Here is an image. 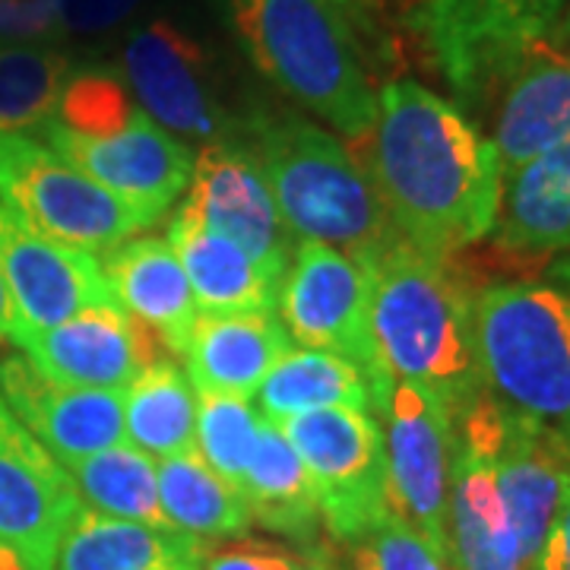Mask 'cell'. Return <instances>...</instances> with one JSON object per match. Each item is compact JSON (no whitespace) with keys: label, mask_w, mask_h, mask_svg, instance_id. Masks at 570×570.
I'll use <instances>...</instances> for the list:
<instances>
[{"label":"cell","mask_w":570,"mask_h":570,"mask_svg":"<svg viewBox=\"0 0 570 570\" xmlns=\"http://www.w3.org/2000/svg\"><path fill=\"white\" fill-rule=\"evenodd\" d=\"M501 406L482 393L453 419L450 456V570H530L510 527L494 472Z\"/></svg>","instance_id":"5bb4252c"},{"label":"cell","mask_w":570,"mask_h":570,"mask_svg":"<svg viewBox=\"0 0 570 570\" xmlns=\"http://www.w3.org/2000/svg\"><path fill=\"white\" fill-rule=\"evenodd\" d=\"M570 140V36L535 45L498 92L494 149L501 175Z\"/></svg>","instance_id":"d6986e66"},{"label":"cell","mask_w":570,"mask_h":570,"mask_svg":"<svg viewBox=\"0 0 570 570\" xmlns=\"http://www.w3.org/2000/svg\"><path fill=\"white\" fill-rule=\"evenodd\" d=\"M494 245L517 257L570 250V140L504 175Z\"/></svg>","instance_id":"cb8c5ba5"},{"label":"cell","mask_w":570,"mask_h":570,"mask_svg":"<svg viewBox=\"0 0 570 570\" xmlns=\"http://www.w3.org/2000/svg\"><path fill=\"white\" fill-rule=\"evenodd\" d=\"M73 70L77 61L61 45H0V134H41V127L58 115L63 86Z\"/></svg>","instance_id":"4dcf8cb0"},{"label":"cell","mask_w":570,"mask_h":570,"mask_svg":"<svg viewBox=\"0 0 570 570\" xmlns=\"http://www.w3.org/2000/svg\"><path fill=\"white\" fill-rule=\"evenodd\" d=\"M250 63L348 142L377 121V89L348 17L333 0H228Z\"/></svg>","instance_id":"277c9868"},{"label":"cell","mask_w":570,"mask_h":570,"mask_svg":"<svg viewBox=\"0 0 570 570\" xmlns=\"http://www.w3.org/2000/svg\"><path fill=\"white\" fill-rule=\"evenodd\" d=\"M261 422L264 415L245 396L197 393V453L235 489L254 456Z\"/></svg>","instance_id":"1f68e13d"},{"label":"cell","mask_w":570,"mask_h":570,"mask_svg":"<svg viewBox=\"0 0 570 570\" xmlns=\"http://www.w3.org/2000/svg\"><path fill=\"white\" fill-rule=\"evenodd\" d=\"M67 472L80 491L86 510H96L102 517L146 523L159 530H175L165 520L159 504V479H156V460L146 456L134 444H115L92 456H82L77 463H67Z\"/></svg>","instance_id":"f546056e"},{"label":"cell","mask_w":570,"mask_h":570,"mask_svg":"<svg viewBox=\"0 0 570 570\" xmlns=\"http://www.w3.org/2000/svg\"><path fill=\"white\" fill-rule=\"evenodd\" d=\"M0 570H26V568H22V561L13 554V551L0 549Z\"/></svg>","instance_id":"ab89813d"},{"label":"cell","mask_w":570,"mask_h":570,"mask_svg":"<svg viewBox=\"0 0 570 570\" xmlns=\"http://www.w3.org/2000/svg\"><path fill=\"white\" fill-rule=\"evenodd\" d=\"M149 0H58L61 39L105 41L124 36Z\"/></svg>","instance_id":"d590c367"},{"label":"cell","mask_w":570,"mask_h":570,"mask_svg":"<svg viewBox=\"0 0 570 570\" xmlns=\"http://www.w3.org/2000/svg\"><path fill=\"white\" fill-rule=\"evenodd\" d=\"M298 450L317 494L321 523L336 546L358 542L390 510L381 422L362 409H321L279 425Z\"/></svg>","instance_id":"30bf717a"},{"label":"cell","mask_w":570,"mask_h":570,"mask_svg":"<svg viewBox=\"0 0 570 570\" xmlns=\"http://www.w3.org/2000/svg\"><path fill=\"white\" fill-rule=\"evenodd\" d=\"M0 204L41 238L105 254L149 223L36 137L0 134Z\"/></svg>","instance_id":"9c48e42d"},{"label":"cell","mask_w":570,"mask_h":570,"mask_svg":"<svg viewBox=\"0 0 570 570\" xmlns=\"http://www.w3.org/2000/svg\"><path fill=\"white\" fill-rule=\"evenodd\" d=\"M292 340L276 311L261 314H200L181 358L197 393H228L250 400L276 367Z\"/></svg>","instance_id":"7402d4cb"},{"label":"cell","mask_w":570,"mask_h":570,"mask_svg":"<svg viewBox=\"0 0 570 570\" xmlns=\"http://www.w3.org/2000/svg\"><path fill=\"white\" fill-rule=\"evenodd\" d=\"M276 307L288 340L333 352L362 371L374 396V415L381 419L393 377L371 330V266L336 247L298 242Z\"/></svg>","instance_id":"ba28073f"},{"label":"cell","mask_w":570,"mask_h":570,"mask_svg":"<svg viewBox=\"0 0 570 570\" xmlns=\"http://www.w3.org/2000/svg\"><path fill=\"white\" fill-rule=\"evenodd\" d=\"M206 542L181 530L86 510L63 539L55 570H204Z\"/></svg>","instance_id":"d4e9b609"},{"label":"cell","mask_w":570,"mask_h":570,"mask_svg":"<svg viewBox=\"0 0 570 570\" xmlns=\"http://www.w3.org/2000/svg\"><path fill=\"white\" fill-rule=\"evenodd\" d=\"M570 0H403V26L463 105H479L549 41Z\"/></svg>","instance_id":"8992f818"},{"label":"cell","mask_w":570,"mask_h":570,"mask_svg":"<svg viewBox=\"0 0 570 570\" xmlns=\"http://www.w3.org/2000/svg\"><path fill=\"white\" fill-rule=\"evenodd\" d=\"M539 570H570V479L561 491V504H558L554 523L546 539Z\"/></svg>","instance_id":"74e56055"},{"label":"cell","mask_w":570,"mask_h":570,"mask_svg":"<svg viewBox=\"0 0 570 570\" xmlns=\"http://www.w3.org/2000/svg\"><path fill=\"white\" fill-rule=\"evenodd\" d=\"M10 343L41 374L92 390H124L142 367L175 358L153 330L118 305L86 307L45 330H20Z\"/></svg>","instance_id":"2e32d148"},{"label":"cell","mask_w":570,"mask_h":570,"mask_svg":"<svg viewBox=\"0 0 570 570\" xmlns=\"http://www.w3.org/2000/svg\"><path fill=\"white\" fill-rule=\"evenodd\" d=\"M343 549L346 558L336 561V570H450L448 561L396 510Z\"/></svg>","instance_id":"836d02e7"},{"label":"cell","mask_w":570,"mask_h":570,"mask_svg":"<svg viewBox=\"0 0 570 570\" xmlns=\"http://www.w3.org/2000/svg\"><path fill=\"white\" fill-rule=\"evenodd\" d=\"M58 0H0V45L41 41L58 45Z\"/></svg>","instance_id":"8d00e7d4"},{"label":"cell","mask_w":570,"mask_h":570,"mask_svg":"<svg viewBox=\"0 0 570 570\" xmlns=\"http://www.w3.org/2000/svg\"><path fill=\"white\" fill-rule=\"evenodd\" d=\"M558 32H564V36H570V7H568V17H564V22H561V29Z\"/></svg>","instance_id":"60d3db41"},{"label":"cell","mask_w":570,"mask_h":570,"mask_svg":"<svg viewBox=\"0 0 570 570\" xmlns=\"http://www.w3.org/2000/svg\"><path fill=\"white\" fill-rule=\"evenodd\" d=\"M333 3H340V7H348V3H362V0H333Z\"/></svg>","instance_id":"b9f144b4"},{"label":"cell","mask_w":570,"mask_h":570,"mask_svg":"<svg viewBox=\"0 0 570 570\" xmlns=\"http://www.w3.org/2000/svg\"><path fill=\"white\" fill-rule=\"evenodd\" d=\"M99 264L111 302L153 330L171 355H181L200 307L171 245L153 235H134L105 250Z\"/></svg>","instance_id":"44dd1931"},{"label":"cell","mask_w":570,"mask_h":570,"mask_svg":"<svg viewBox=\"0 0 570 570\" xmlns=\"http://www.w3.org/2000/svg\"><path fill=\"white\" fill-rule=\"evenodd\" d=\"M178 206L245 247L264 266L266 276L283 285L298 242L283 223L261 163L245 140L200 146L194 156V175Z\"/></svg>","instance_id":"9a60e30c"},{"label":"cell","mask_w":570,"mask_h":570,"mask_svg":"<svg viewBox=\"0 0 570 570\" xmlns=\"http://www.w3.org/2000/svg\"><path fill=\"white\" fill-rule=\"evenodd\" d=\"M494 472L510 527L523 551V564L539 570L561 491L570 479L568 450L535 422L501 406L494 434Z\"/></svg>","instance_id":"ffe728a7"},{"label":"cell","mask_w":570,"mask_h":570,"mask_svg":"<svg viewBox=\"0 0 570 570\" xmlns=\"http://www.w3.org/2000/svg\"><path fill=\"white\" fill-rule=\"evenodd\" d=\"M204 570H336V554L324 546L285 549L264 539H232L206 551Z\"/></svg>","instance_id":"e575fe53"},{"label":"cell","mask_w":570,"mask_h":570,"mask_svg":"<svg viewBox=\"0 0 570 570\" xmlns=\"http://www.w3.org/2000/svg\"><path fill=\"white\" fill-rule=\"evenodd\" d=\"M0 276L17 311V330H45L86 307L115 305L96 254L41 238L0 204ZM10 336V340H13Z\"/></svg>","instance_id":"e0dca14e"},{"label":"cell","mask_w":570,"mask_h":570,"mask_svg":"<svg viewBox=\"0 0 570 570\" xmlns=\"http://www.w3.org/2000/svg\"><path fill=\"white\" fill-rule=\"evenodd\" d=\"M266 422L283 425L321 409H362L374 415V396L362 371L321 348H288L257 390ZM377 419V415H374Z\"/></svg>","instance_id":"4316f807"},{"label":"cell","mask_w":570,"mask_h":570,"mask_svg":"<svg viewBox=\"0 0 570 570\" xmlns=\"http://www.w3.org/2000/svg\"><path fill=\"white\" fill-rule=\"evenodd\" d=\"M355 146V163L412 247L450 261L494 232L501 159L460 105L422 82L393 80L377 92V121Z\"/></svg>","instance_id":"6da1fadb"},{"label":"cell","mask_w":570,"mask_h":570,"mask_svg":"<svg viewBox=\"0 0 570 570\" xmlns=\"http://www.w3.org/2000/svg\"><path fill=\"white\" fill-rule=\"evenodd\" d=\"M238 491L254 523H261L276 535H285L295 546H317L321 535L317 494L298 450L292 448V441L279 425L266 419L261 422V438Z\"/></svg>","instance_id":"484cf974"},{"label":"cell","mask_w":570,"mask_h":570,"mask_svg":"<svg viewBox=\"0 0 570 570\" xmlns=\"http://www.w3.org/2000/svg\"><path fill=\"white\" fill-rule=\"evenodd\" d=\"M472 324L485 393L549 431L570 456L568 285H489L472 298Z\"/></svg>","instance_id":"5b68a950"},{"label":"cell","mask_w":570,"mask_h":570,"mask_svg":"<svg viewBox=\"0 0 570 570\" xmlns=\"http://www.w3.org/2000/svg\"><path fill=\"white\" fill-rule=\"evenodd\" d=\"M371 330L393 381L431 390L456 419L482 393L472 292L450 261L409 242L371 261Z\"/></svg>","instance_id":"7a4b0ae2"},{"label":"cell","mask_w":570,"mask_h":570,"mask_svg":"<svg viewBox=\"0 0 570 570\" xmlns=\"http://www.w3.org/2000/svg\"><path fill=\"white\" fill-rule=\"evenodd\" d=\"M159 504L175 530L197 535L204 542L242 539L250 530V510L242 491L225 482L216 469L204 463L197 450L168 456L156 463Z\"/></svg>","instance_id":"f1b7e54d"},{"label":"cell","mask_w":570,"mask_h":570,"mask_svg":"<svg viewBox=\"0 0 570 570\" xmlns=\"http://www.w3.org/2000/svg\"><path fill=\"white\" fill-rule=\"evenodd\" d=\"M0 396L63 466L127 441L121 390L61 384L22 352L0 358Z\"/></svg>","instance_id":"ac0fdd59"},{"label":"cell","mask_w":570,"mask_h":570,"mask_svg":"<svg viewBox=\"0 0 570 570\" xmlns=\"http://www.w3.org/2000/svg\"><path fill=\"white\" fill-rule=\"evenodd\" d=\"M80 513L70 472L0 396V549L13 551L26 570H55Z\"/></svg>","instance_id":"7c38bea8"},{"label":"cell","mask_w":570,"mask_h":570,"mask_svg":"<svg viewBox=\"0 0 570 570\" xmlns=\"http://www.w3.org/2000/svg\"><path fill=\"white\" fill-rule=\"evenodd\" d=\"M124 438L156 463L197 450V390L171 358L142 367L121 390Z\"/></svg>","instance_id":"83f0119b"},{"label":"cell","mask_w":570,"mask_h":570,"mask_svg":"<svg viewBox=\"0 0 570 570\" xmlns=\"http://www.w3.org/2000/svg\"><path fill=\"white\" fill-rule=\"evenodd\" d=\"M140 111L142 108L134 102V96L111 67L77 63L73 77L63 86L58 115L51 121L77 137H105L134 121Z\"/></svg>","instance_id":"d6a6232c"},{"label":"cell","mask_w":570,"mask_h":570,"mask_svg":"<svg viewBox=\"0 0 570 570\" xmlns=\"http://www.w3.org/2000/svg\"><path fill=\"white\" fill-rule=\"evenodd\" d=\"M13 330H17V311H13L10 292H7V285H3V276H0V352H3V346L10 343Z\"/></svg>","instance_id":"f35d334b"},{"label":"cell","mask_w":570,"mask_h":570,"mask_svg":"<svg viewBox=\"0 0 570 570\" xmlns=\"http://www.w3.org/2000/svg\"><path fill=\"white\" fill-rule=\"evenodd\" d=\"M168 245L181 261L184 276L200 314H261L276 311L283 285L245 247L204 225L187 209H175L168 223Z\"/></svg>","instance_id":"603a6c76"},{"label":"cell","mask_w":570,"mask_h":570,"mask_svg":"<svg viewBox=\"0 0 570 570\" xmlns=\"http://www.w3.org/2000/svg\"><path fill=\"white\" fill-rule=\"evenodd\" d=\"M41 142L149 225L178 204L194 175V153L146 111L105 137H77L55 121L41 127Z\"/></svg>","instance_id":"4fadbf2b"},{"label":"cell","mask_w":570,"mask_h":570,"mask_svg":"<svg viewBox=\"0 0 570 570\" xmlns=\"http://www.w3.org/2000/svg\"><path fill=\"white\" fill-rule=\"evenodd\" d=\"M134 102L184 146L245 140V115L225 105L223 77L204 41L165 17L134 22L111 67Z\"/></svg>","instance_id":"52a82bcc"},{"label":"cell","mask_w":570,"mask_h":570,"mask_svg":"<svg viewBox=\"0 0 570 570\" xmlns=\"http://www.w3.org/2000/svg\"><path fill=\"white\" fill-rule=\"evenodd\" d=\"M245 142L257 156L295 242H317L371 264L400 232L346 142L295 111L250 108Z\"/></svg>","instance_id":"3957f363"},{"label":"cell","mask_w":570,"mask_h":570,"mask_svg":"<svg viewBox=\"0 0 570 570\" xmlns=\"http://www.w3.org/2000/svg\"><path fill=\"white\" fill-rule=\"evenodd\" d=\"M381 422L387 428L384 450L390 508L450 564L453 415L431 390L409 381H393Z\"/></svg>","instance_id":"8fae6325"}]
</instances>
